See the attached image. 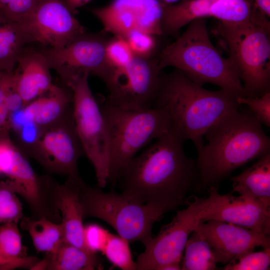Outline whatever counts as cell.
<instances>
[{"label": "cell", "mask_w": 270, "mask_h": 270, "mask_svg": "<svg viewBox=\"0 0 270 270\" xmlns=\"http://www.w3.org/2000/svg\"><path fill=\"white\" fill-rule=\"evenodd\" d=\"M182 270L180 263H172L163 266L160 270Z\"/></svg>", "instance_id": "41"}, {"label": "cell", "mask_w": 270, "mask_h": 270, "mask_svg": "<svg viewBox=\"0 0 270 270\" xmlns=\"http://www.w3.org/2000/svg\"><path fill=\"white\" fill-rule=\"evenodd\" d=\"M90 12L102 23L104 31L114 36L123 38L133 30L163 34L162 4L158 0H112Z\"/></svg>", "instance_id": "15"}, {"label": "cell", "mask_w": 270, "mask_h": 270, "mask_svg": "<svg viewBox=\"0 0 270 270\" xmlns=\"http://www.w3.org/2000/svg\"><path fill=\"white\" fill-rule=\"evenodd\" d=\"M160 2L166 4H172L177 3L182 0H158Z\"/></svg>", "instance_id": "42"}, {"label": "cell", "mask_w": 270, "mask_h": 270, "mask_svg": "<svg viewBox=\"0 0 270 270\" xmlns=\"http://www.w3.org/2000/svg\"><path fill=\"white\" fill-rule=\"evenodd\" d=\"M208 198L194 196L188 206L177 212L146 246L136 262L138 270H160L168 264L180 263L190 236L215 202L218 188L212 187Z\"/></svg>", "instance_id": "9"}, {"label": "cell", "mask_w": 270, "mask_h": 270, "mask_svg": "<svg viewBox=\"0 0 270 270\" xmlns=\"http://www.w3.org/2000/svg\"><path fill=\"white\" fill-rule=\"evenodd\" d=\"M270 265V248L262 250L250 251L232 260L224 267V270H266Z\"/></svg>", "instance_id": "31"}, {"label": "cell", "mask_w": 270, "mask_h": 270, "mask_svg": "<svg viewBox=\"0 0 270 270\" xmlns=\"http://www.w3.org/2000/svg\"><path fill=\"white\" fill-rule=\"evenodd\" d=\"M106 56L113 72L124 68L134 56L125 39L116 36L108 39L106 46Z\"/></svg>", "instance_id": "32"}, {"label": "cell", "mask_w": 270, "mask_h": 270, "mask_svg": "<svg viewBox=\"0 0 270 270\" xmlns=\"http://www.w3.org/2000/svg\"><path fill=\"white\" fill-rule=\"evenodd\" d=\"M18 23L30 42L50 48L64 46L86 32L64 0H40Z\"/></svg>", "instance_id": "14"}, {"label": "cell", "mask_w": 270, "mask_h": 270, "mask_svg": "<svg viewBox=\"0 0 270 270\" xmlns=\"http://www.w3.org/2000/svg\"><path fill=\"white\" fill-rule=\"evenodd\" d=\"M40 0H0V10L9 21L18 22L26 17Z\"/></svg>", "instance_id": "35"}, {"label": "cell", "mask_w": 270, "mask_h": 270, "mask_svg": "<svg viewBox=\"0 0 270 270\" xmlns=\"http://www.w3.org/2000/svg\"><path fill=\"white\" fill-rule=\"evenodd\" d=\"M73 96L68 90L54 85L46 93L26 104L21 112L26 122H32L40 129L64 118L72 108Z\"/></svg>", "instance_id": "20"}, {"label": "cell", "mask_w": 270, "mask_h": 270, "mask_svg": "<svg viewBox=\"0 0 270 270\" xmlns=\"http://www.w3.org/2000/svg\"><path fill=\"white\" fill-rule=\"evenodd\" d=\"M232 190L270 208V153L264 155L241 174L232 176Z\"/></svg>", "instance_id": "21"}, {"label": "cell", "mask_w": 270, "mask_h": 270, "mask_svg": "<svg viewBox=\"0 0 270 270\" xmlns=\"http://www.w3.org/2000/svg\"><path fill=\"white\" fill-rule=\"evenodd\" d=\"M14 81V71H0V141L10 139L12 130L7 98Z\"/></svg>", "instance_id": "33"}, {"label": "cell", "mask_w": 270, "mask_h": 270, "mask_svg": "<svg viewBox=\"0 0 270 270\" xmlns=\"http://www.w3.org/2000/svg\"><path fill=\"white\" fill-rule=\"evenodd\" d=\"M110 234L108 230L96 224L84 226V240L86 248L94 254L102 252Z\"/></svg>", "instance_id": "37"}, {"label": "cell", "mask_w": 270, "mask_h": 270, "mask_svg": "<svg viewBox=\"0 0 270 270\" xmlns=\"http://www.w3.org/2000/svg\"><path fill=\"white\" fill-rule=\"evenodd\" d=\"M40 260L34 256H26L16 259H8L0 254V270L15 268L34 270Z\"/></svg>", "instance_id": "38"}, {"label": "cell", "mask_w": 270, "mask_h": 270, "mask_svg": "<svg viewBox=\"0 0 270 270\" xmlns=\"http://www.w3.org/2000/svg\"><path fill=\"white\" fill-rule=\"evenodd\" d=\"M249 110L227 114L206 132L196 159L202 189L218 188L236 169L270 153V139Z\"/></svg>", "instance_id": "2"}, {"label": "cell", "mask_w": 270, "mask_h": 270, "mask_svg": "<svg viewBox=\"0 0 270 270\" xmlns=\"http://www.w3.org/2000/svg\"><path fill=\"white\" fill-rule=\"evenodd\" d=\"M50 70L41 50L24 48L14 70V86L23 100L24 106L54 86Z\"/></svg>", "instance_id": "19"}, {"label": "cell", "mask_w": 270, "mask_h": 270, "mask_svg": "<svg viewBox=\"0 0 270 270\" xmlns=\"http://www.w3.org/2000/svg\"><path fill=\"white\" fill-rule=\"evenodd\" d=\"M230 222L270 236V208L254 200L232 193L218 194L214 204L202 218Z\"/></svg>", "instance_id": "17"}, {"label": "cell", "mask_w": 270, "mask_h": 270, "mask_svg": "<svg viewBox=\"0 0 270 270\" xmlns=\"http://www.w3.org/2000/svg\"><path fill=\"white\" fill-rule=\"evenodd\" d=\"M268 18L253 4L252 14L246 20L233 24L220 22L218 27L246 97H258L270 91Z\"/></svg>", "instance_id": "6"}, {"label": "cell", "mask_w": 270, "mask_h": 270, "mask_svg": "<svg viewBox=\"0 0 270 270\" xmlns=\"http://www.w3.org/2000/svg\"><path fill=\"white\" fill-rule=\"evenodd\" d=\"M196 232L212 249L218 262L226 264L255 248H270V236L220 220L200 222Z\"/></svg>", "instance_id": "16"}, {"label": "cell", "mask_w": 270, "mask_h": 270, "mask_svg": "<svg viewBox=\"0 0 270 270\" xmlns=\"http://www.w3.org/2000/svg\"><path fill=\"white\" fill-rule=\"evenodd\" d=\"M100 106L109 142L108 182L114 186L122 170L138 151L168 131L174 123L168 112L162 108L126 110L106 100Z\"/></svg>", "instance_id": "5"}, {"label": "cell", "mask_w": 270, "mask_h": 270, "mask_svg": "<svg viewBox=\"0 0 270 270\" xmlns=\"http://www.w3.org/2000/svg\"><path fill=\"white\" fill-rule=\"evenodd\" d=\"M88 76L76 77L67 86L72 92L73 117L84 154L94 169L97 185L104 188L108 178V138L100 104L88 85Z\"/></svg>", "instance_id": "8"}, {"label": "cell", "mask_w": 270, "mask_h": 270, "mask_svg": "<svg viewBox=\"0 0 270 270\" xmlns=\"http://www.w3.org/2000/svg\"><path fill=\"white\" fill-rule=\"evenodd\" d=\"M236 101L240 105L248 107L262 124L270 126V91L258 97L238 96Z\"/></svg>", "instance_id": "36"}, {"label": "cell", "mask_w": 270, "mask_h": 270, "mask_svg": "<svg viewBox=\"0 0 270 270\" xmlns=\"http://www.w3.org/2000/svg\"><path fill=\"white\" fill-rule=\"evenodd\" d=\"M181 264L182 270H214L218 262L216 256L207 242L194 230L184 248Z\"/></svg>", "instance_id": "26"}, {"label": "cell", "mask_w": 270, "mask_h": 270, "mask_svg": "<svg viewBox=\"0 0 270 270\" xmlns=\"http://www.w3.org/2000/svg\"><path fill=\"white\" fill-rule=\"evenodd\" d=\"M236 97L222 89H204L175 68L161 74L153 107L166 109L186 140L192 142L198 150L204 144L203 138L208 128L241 106Z\"/></svg>", "instance_id": "3"}, {"label": "cell", "mask_w": 270, "mask_h": 270, "mask_svg": "<svg viewBox=\"0 0 270 270\" xmlns=\"http://www.w3.org/2000/svg\"><path fill=\"white\" fill-rule=\"evenodd\" d=\"M26 150L50 173L72 178H81L78 162L84 154L76 132L72 109L60 121L40 129Z\"/></svg>", "instance_id": "11"}, {"label": "cell", "mask_w": 270, "mask_h": 270, "mask_svg": "<svg viewBox=\"0 0 270 270\" xmlns=\"http://www.w3.org/2000/svg\"><path fill=\"white\" fill-rule=\"evenodd\" d=\"M69 8V9L73 12L74 14L77 11V10L84 6L86 4L88 3L91 0H64Z\"/></svg>", "instance_id": "40"}, {"label": "cell", "mask_w": 270, "mask_h": 270, "mask_svg": "<svg viewBox=\"0 0 270 270\" xmlns=\"http://www.w3.org/2000/svg\"><path fill=\"white\" fill-rule=\"evenodd\" d=\"M215 0H182L172 4H162L161 26L163 34H176L192 21L210 16Z\"/></svg>", "instance_id": "23"}, {"label": "cell", "mask_w": 270, "mask_h": 270, "mask_svg": "<svg viewBox=\"0 0 270 270\" xmlns=\"http://www.w3.org/2000/svg\"><path fill=\"white\" fill-rule=\"evenodd\" d=\"M108 39L102 34L86 32L64 46L46 48L41 52L50 68L57 72L66 86L84 74L96 76L104 82L113 72L106 56Z\"/></svg>", "instance_id": "12"}, {"label": "cell", "mask_w": 270, "mask_h": 270, "mask_svg": "<svg viewBox=\"0 0 270 270\" xmlns=\"http://www.w3.org/2000/svg\"><path fill=\"white\" fill-rule=\"evenodd\" d=\"M158 60L160 70L174 67L200 86L214 84L236 96H244L236 68L212 44L204 18L190 23L182 34L162 50Z\"/></svg>", "instance_id": "4"}, {"label": "cell", "mask_w": 270, "mask_h": 270, "mask_svg": "<svg viewBox=\"0 0 270 270\" xmlns=\"http://www.w3.org/2000/svg\"><path fill=\"white\" fill-rule=\"evenodd\" d=\"M154 36L145 32L133 30L123 38L134 56L150 58L153 56L156 48Z\"/></svg>", "instance_id": "34"}, {"label": "cell", "mask_w": 270, "mask_h": 270, "mask_svg": "<svg viewBox=\"0 0 270 270\" xmlns=\"http://www.w3.org/2000/svg\"><path fill=\"white\" fill-rule=\"evenodd\" d=\"M20 222V228L29 233L38 252H52L64 240L60 223L32 216H24Z\"/></svg>", "instance_id": "25"}, {"label": "cell", "mask_w": 270, "mask_h": 270, "mask_svg": "<svg viewBox=\"0 0 270 270\" xmlns=\"http://www.w3.org/2000/svg\"><path fill=\"white\" fill-rule=\"evenodd\" d=\"M128 242L119 235L110 234L102 253L114 266L122 270H136Z\"/></svg>", "instance_id": "29"}, {"label": "cell", "mask_w": 270, "mask_h": 270, "mask_svg": "<svg viewBox=\"0 0 270 270\" xmlns=\"http://www.w3.org/2000/svg\"><path fill=\"white\" fill-rule=\"evenodd\" d=\"M80 200L84 218H100L129 242L139 241L145 247L153 238L154 223L164 213L176 209L170 205L140 203L113 191L104 192L98 185L90 186L84 182Z\"/></svg>", "instance_id": "7"}, {"label": "cell", "mask_w": 270, "mask_h": 270, "mask_svg": "<svg viewBox=\"0 0 270 270\" xmlns=\"http://www.w3.org/2000/svg\"><path fill=\"white\" fill-rule=\"evenodd\" d=\"M161 70L158 58L134 56L124 68L112 72L104 83L109 102L126 110L153 108Z\"/></svg>", "instance_id": "13"}, {"label": "cell", "mask_w": 270, "mask_h": 270, "mask_svg": "<svg viewBox=\"0 0 270 270\" xmlns=\"http://www.w3.org/2000/svg\"><path fill=\"white\" fill-rule=\"evenodd\" d=\"M83 182L81 178H67L63 184L54 181L51 198L54 208L60 214L64 241L88 251L84 240V218L80 200V188Z\"/></svg>", "instance_id": "18"}, {"label": "cell", "mask_w": 270, "mask_h": 270, "mask_svg": "<svg viewBox=\"0 0 270 270\" xmlns=\"http://www.w3.org/2000/svg\"><path fill=\"white\" fill-rule=\"evenodd\" d=\"M6 20H8L4 16V15L2 12L1 10H0V22H4Z\"/></svg>", "instance_id": "43"}, {"label": "cell", "mask_w": 270, "mask_h": 270, "mask_svg": "<svg viewBox=\"0 0 270 270\" xmlns=\"http://www.w3.org/2000/svg\"><path fill=\"white\" fill-rule=\"evenodd\" d=\"M254 6L268 18L270 17V0H252Z\"/></svg>", "instance_id": "39"}, {"label": "cell", "mask_w": 270, "mask_h": 270, "mask_svg": "<svg viewBox=\"0 0 270 270\" xmlns=\"http://www.w3.org/2000/svg\"><path fill=\"white\" fill-rule=\"evenodd\" d=\"M252 9V0H215L210 8V16L221 22L238 23L248 20Z\"/></svg>", "instance_id": "27"}, {"label": "cell", "mask_w": 270, "mask_h": 270, "mask_svg": "<svg viewBox=\"0 0 270 270\" xmlns=\"http://www.w3.org/2000/svg\"><path fill=\"white\" fill-rule=\"evenodd\" d=\"M12 180L17 194L28 204L32 216L45 218L60 223V212L52 202V190L54 180L48 176L37 174L11 140L0 142V175Z\"/></svg>", "instance_id": "10"}, {"label": "cell", "mask_w": 270, "mask_h": 270, "mask_svg": "<svg viewBox=\"0 0 270 270\" xmlns=\"http://www.w3.org/2000/svg\"><path fill=\"white\" fill-rule=\"evenodd\" d=\"M16 194L12 180L0 181V224H18L24 216L22 206Z\"/></svg>", "instance_id": "28"}, {"label": "cell", "mask_w": 270, "mask_h": 270, "mask_svg": "<svg viewBox=\"0 0 270 270\" xmlns=\"http://www.w3.org/2000/svg\"><path fill=\"white\" fill-rule=\"evenodd\" d=\"M17 224L6 222L0 225V254L6 258L27 256L26 248L22 245Z\"/></svg>", "instance_id": "30"}, {"label": "cell", "mask_w": 270, "mask_h": 270, "mask_svg": "<svg viewBox=\"0 0 270 270\" xmlns=\"http://www.w3.org/2000/svg\"><path fill=\"white\" fill-rule=\"evenodd\" d=\"M185 141L174 124L122 170L117 181L122 194L144 204L176 208L188 204L187 194L198 192L202 188L196 160L186 154Z\"/></svg>", "instance_id": "1"}, {"label": "cell", "mask_w": 270, "mask_h": 270, "mask_svg": "<svg viewBox=\"0 0 270 270\" xmlns=\"http://www.w3.org/2000/svg\"><path fill=\"white\" fill-rule=\"evenodd\" d=\"M102 269L100 258L94 254L62 241L52 252L45 253L34 270H93Z\"/></svg>", "instance_id": "22"}, {"label": "cell", "mask_w": 270, "mask_h": 270, "mask_svg": "<svg viewBox=\"0 0 270 270\" xmlns=\"http://www.w3.org/2000/svg\"><path fill=\"white\" fill-rule=\"evenodd\" d=\"M30 38L18 22H0V71L13 72Z\"/></svg>", "instance_id": "24"}]
</instances>
